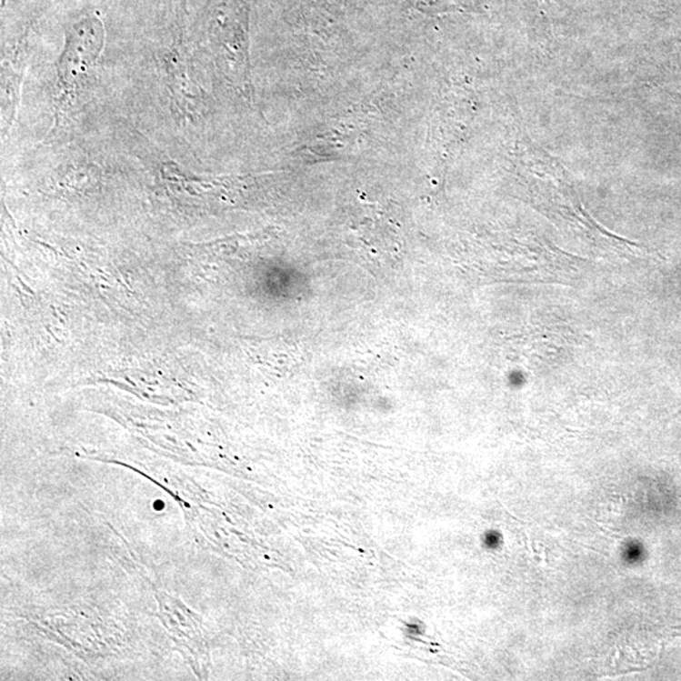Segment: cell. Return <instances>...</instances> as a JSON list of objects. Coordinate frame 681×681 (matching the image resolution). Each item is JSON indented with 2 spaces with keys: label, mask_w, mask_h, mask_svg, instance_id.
Masks as SVG:
<instances>
[{
  "label": "cell",
  "mask_w": 681,
  "mask_h": 681,
  "mask_svg": "<svg viewBox=\"0 0 681 681\" xmlns=\"http://www.w3.org/2000/svg\"><path fill=\"white\" fill-rule=\"evenodd\" d=\"M105 44V29L99 18L87 17L78 21L68 31L64 52L57 66L56 91H55V116L66 110L74 99L78 85L95 66Z\"/></svg>",
  "instance_id": "1"
}]
</instances>
